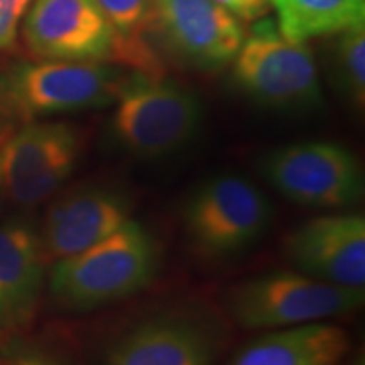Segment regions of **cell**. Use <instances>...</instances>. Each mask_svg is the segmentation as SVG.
Masks as SVG:
<instances>
[{"mask_svg":"<svg viewBox=\"0 0 365 365\" xmlns=\"http://www.w3.org/2000/svg\"><path fill=\"white\" fill-rule=\"evenodd\" d=\"M161 254L154 235L134 220L83 252L54 262L49 293L63 308L90 312L134 296L156 277Z\"/></svg>","mask_w":365,"mask_h":365,"instance_id":"1","label":"cell"},{"mask_svg":"<svg viewBox=\"0 0 365 365\" xmlns=\"http://www.w3.org/2000/svg\"><path fill=\"white\" fill-rule=\"evenodd\" d=\"M125 76L120 66L98 63H16L0 71V129L7 137L44 117L107 107Z\"/></svg>","mask_w":365,"mask_h":365,"instance_id":"2","label":"cell"},{"mask_svg":"<svg viewBox=\"0 0 365 365\" xmlns=\"http://www.w3.org/2000/svg\"><path fill=\"white\" fill-rule=\"evenodd\" d=\"M113 103V137L137 158H163L181 149L202 118L198 98L166 75L129 73Z\"/></svg>","mask_w":365,"mask_h":365,"instance_id":"3","label":"cell"},{"mask_svg":"<svg viewBox=\"0 0 365 365\" xmlns=\"http://www.w3.org/2000/svg\"><path fill=\"white\" fill-rule=\"evenodd\" d=\"M364 301V287L331 284L301 272H271L232 287L227 309L240 327L277 330L354 313Z\"/></svg>","mask_w":365,"mask_h":365,"instance_id":"4","label":"cell"},{"mask_svg":"<svg viewBox=\"0 0 365 365\" xmlns=\"http://www.w3.org/2000/svg\"><path fill=\"white\" fill-rule=\"evenodd\" d=\"M271 202L239 175L213 176L196 186L182 210V227L196 254L227 259L247 250L267 230Z\"/></svg>","mask_w":365,"mask_h":365,"instance_id":"5","label":"cell"},{"mask_svg":"<svg viewBox=\"0 0 365 365\" xmlns=\"http://www.w3.org/2000/svg\"><path fill=\"white\" fill-rule=\"evenodd\" d=\"M232 80L255 102L304 110L322 102L317 63L308 43H294L271 21H257L232 59Z\"/></svg>","mask_w":365,"mask_h":365,"instance_id":"6","label":"cell"},{"mask_svg":"<svg viewBox=\"0 0 365 365\" xmlns=\"http://www.w3.org/2000/svg\"><path fill=\"white\" fill-rule=\"evenodd\" d=\"M259 170L277 193L301 207L340 210L364 198V170L357 156L330 140L274 149L262 158Z\"/></svg>","mask_w":365,"mask_h":365,"instance_id":"7","label":"cell"},{"mask_svg":"<svg viewBox=\"0 0 365 365\" xmlns=\"http://www.w3.org/2000/svg\"><path fill=\"white\" fill-rule=\"evenodd\" d=\"M22 38L36 59L124 66V43L95 0H34Z\"/></svg>","mask_w":365,"mask_h":365,"instance_id":"8","label":"cell"},{"mask_svg":"<svg viewBox=\"0 0 365 365\" xmlns=\"http://www.w3.org/2000/svg\"><path fill=\"white\" fill-rule=\"evenodd\" d=\"M85 148V135L68 122L34 120L9 132L2 144L6 196L36 207L65 185Z\"/></svg>","mask_w":365,"mask_h":365,"instance_id":"9","label":"cell"},{"mask_svg":"<svg viewBox=\"0 0 365 365\" xmlns=\"http://www.w3.org/2000/svg\"><path fill=\"white\" fill-rule=\"evenodd\" d=\"M132 203L105 185L76 186L54 200L38 230L48 262L80 254L130 220Z\"/></svg>","mask_w":365,"mask_h":365,"instance_id":"10","label":"cell"},{"mask_svg":"<svg viewBox=\"0 0 365 365\" xmlns=\"http://www.w3.org/2000/svg\"><path fill=\"white\" fill-rule=\"evenodd\" d=\"M287 262L313 279L339 286L365 284V218L330 213L301 223L284 239Z\"/></svg>","mask_w":365,"mask_h":365,"instance_id":"11","label":"cell"},{"mask_svg":"<svg viewBox=\"0 0 365 365\" xmlns=\"http://www.w3.org/2000/svg\"><path fill=\"white\" fill-rule=\"evenodd\" d=\"M158 31L198 70L230 65L245 39L242 22L215 0H156Z\"/></svg>","mask_w":365,"mask_h":365,"instance_id":"12","label":"cell"},{"mask_svg":"<svg viewBox=\"0 0 365 365\" xmlns=\"http://www.w3.org/2000/svg\"><path fill=\"white\" fill-rule=\"evenodd\" d=\"M38 230L22 218L0 223V333H19L38 314L46 281Z\"/></svg>","mask_w":365,"mask_h":365,"instance_id":"13","label":"cell"},{"mask_svg":"<svg viewBox=\"0 0 365 365\" xmlns=\"http://www.w3.org/2000/svg\"><path fill=\"white\" fill-rule=\"evenodd\" d=\"M102 365H215L213 345L186 319L156 318L118 335Z\"/></svg>","mask_w":365,"mask_h":365,"instance_id":"14","label":"cell"},{"mask_svg":"<svg viewBox=\"0 0 365 365\" xmlns=\"http://www.w3.org/2000/svg\"><path fill=\"white\" fill-rule=\"evenodd\" d=\"M349 335L327 322L277 328L245 344L228 365H340Z\"/></svg>","mask_w":365,"mask_h":365,"instance_id":"15","label":"cell"},{"mask_svg":"<svg viewBox=\"0 0 365 365\" xmlns=\"http://www.w3.org/2000/svg\"><path fill=\"white\" fill-rule=\"evenodd\" d=\"M286 39L308 43L365 24V0H267Z\"/></svg>","mask_w":365,"mask_h":365,"instance_id":"16","label":"cell"},{"mask_svg":"<svg viewBox=\"0 0 365 365\" xmlns=\"http://www.w3.org/2000/svg\"><path fill=\"white\" fill-rule=\"evenodd\" d=\"M124 43L125 68L145 75H164V63L149 43L156 33V0H95Z\"/></svg>","mask_w":365,"mask_h":365,"instance_id":"17","label":"cell"},{"mask_svg":"<svg viewBox=\"0 0 365 365\" xmlns=\"http://www.w3.org/2000/svg\"><path fill=\"white\" fill-rule=\"evenodd\" d=\"M335 66L339 83L357 108L365 102V24L339 34Z\"/></svg>","mask_w":365,"mask_h":365,"instance_id":"18","label":"cell"},{"mask_svg":"<svg viewBox=\"0 0 365 365\" xmlns=\"http://www.w3.org/2000/svg\"><path fill=\"white\" fill-rule=\"evenodd\" d=\"M34 0H0V51L16 48L21 22Z\"/></svg>","mask_w":365,"mask_h":365,"instance_id":"19","label":"cell"},{"mask_svg":"<svg viewBox=\"0 0 365 365\" xmlns=\"http://www.w3.org/2000/svg\"><path fill=\"white\" fill-rule=\"evenodd\" d=\"M240 22H257L272 11L267 0H215Z\"/></svg>","mask_w":365,"mask_h":365,"instance_id":"20","label":"cell"},{"mask_svg":"<svg viewBox=\"0 0 365 365\" xmlns=\"http://www.w3.org/2000/svg\"><path fill=\"white\" fill-rule=\"evenodd\" d=\"M0 365H63L61 360L51 355L36 352V350H27V352L12 354L11 357L0 360Z\"/></svg>","mask_w":365,"mask_h":365,"instance_id":"21","label":"cell"},{"mask_svg":"<svg viewBox=\"0 0 365 365\" xmlns=\"http://www.w3.org/2000/svg\"><path fill=\"white\" fill-rule=\"evenodd\" d=\"M4 139H6V134L0 129V212H2L4 203H6V186H4V173H2V144Z\"/></svg>","mask_w":365,"mask_h":365,"instance_id":"22","label":"cell"}]
</instances>
